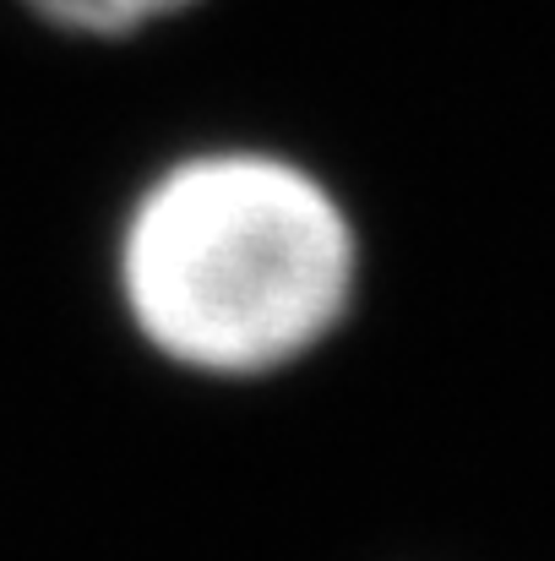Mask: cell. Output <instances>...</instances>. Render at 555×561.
<instances>
[{
    "label": "cell",
    "instance_id": "cell-1",
    "mask_svg": "<svg viewBox=\"0 0 555 561\" xmlns=\"http://www.w3.org/2000/svg\"><path fill=\"white\" fill-rule=\"evenodd\" d=\"M126 311L190 371H273L333 333L355 229L333 191L273 153H201L159 175L120 240Z\"/></svg>",
    "mask_w": 555,
    "mask_h": 561
},
{
    "label": "cell",
    "instance_id": "cell-2",
    "mask_svg": "<svg viewBox=\"0 0 555 561\" xmlns=\"http://www.w3.org/2000/svg\"><path fill=\"white\" fill-rule=\"evenodd\" d=\"M22 5H33L38 16L77 27V33H131V27L159 22L190 0H22Z\"/></svg>",
    "mask_w": 555,
    "mask_h": 561
}]
</instances>
